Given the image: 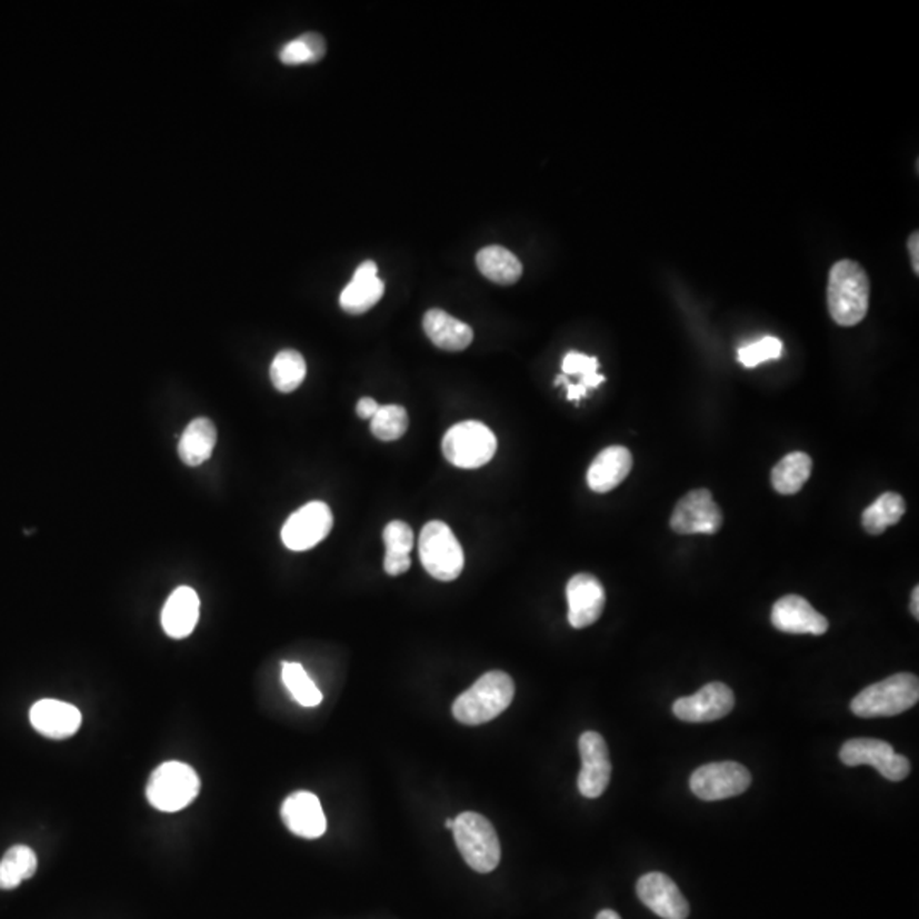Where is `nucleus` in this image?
Here are the masks:
<instances>
[{"mask_svg": "<svg viewBox=\"0 0 919 919\" xmlns=\"http://www.w3.org/2000/svg\"><path fill=\"white\" fill-rule=\"evenodd\" d=\"M870 306L869 274L858 262L845 259L829 271L828 309L832 320L853 328L867 317Z\"/></svg>", "mask_w": 919, "mask_h": 919, "instance_id": "f257e3e1", "label": "nucleus"}, {"mask_svg": "<svg viewBox=\"0 0 919 919\" xmlns=\"http://www.w3.org/2000/svg\"><path fill=\"white\" fill-rule=\"evenodd\" d=\"M515 698V681L502 671L486 672L453 703V717L466 726H482L501 716Z\"/></svg>", "mask_w": 919, "mask_h": 919, "instance_id": "f03ea898", "label": "nucleus"}, {"mask_svg": "<svg viewBox=\"0 0 919 919\" xmlns=\"http://www.w3.org/2000/svg\"><path fill=\"white\" fill-rule=\"evenodd\" d=\"M918 700V678L909 672H899L861 690L851 701V712L860 719L895 717L912 709Z\"/></svg>", "mask_w": 919, "mask_h": 919, "instance_id": "7ed1b4c3", "label": "nucleus"}, {"mask_svg": "<svg viewBox=\"0 0 919 919\" xmlns=\"http://www.w3.org/2000/svg\"><path fill=\"white\" fill-rule=\"evenodd\" d=\"M454 843L470 869L489 873L501 861V843L489 819L477 812H463L454 819Z\"/></svg>", "mask_w": 919, "mask_h": 919, "instance_id": "20e7f679", "label": "nucleus"}, {"mask_svg": "<svg viewBox=\"0 0 919 919\" xmlns=\"http://www.w3.org/2000/svg\"><path fill=\"white\" fill-rule=\"evenodd\" d=\"M200 787V777L189 765L166 761L150 775L146 793L160 812H179L197 799Z\"/></svg>", "mask_w": 919, "mask_h": 919, "instance_id": "39448f33", "label": "nucleus"}, {"mask_svg": "<svg viewBox=\"0 0 919 919\" xmlns=\"http://www.w3.org/2000/svg\"><path fill=\"white\" fill-rule=\"evenodd\" d=\"M419 559L426 572L438 581H454L462 575L463 549L443 521H429L419 535Z\"/></svg>", "mask_w": 919, "mask_h": 919, "instance_id": "423d86ee", "label": "nucleus"}, {"mask_svg": "<svg viewBox=\"0 0 919 919\" xmlns=\"http://www.w3.org/2000/svg\"><path fill=\"white\" fill-rule=\"evenodd\" d=\"M498 450L495 432L479 421H466L448 429L443 438V454L458 469H480L488 466Z\"/></svg>", "mask_w": 919, "mask_h": 919, "instance_id": "0eeeda50", "label": "nucleus"}, {"mask_svg": "<svg viewBox=\"0 0 919 919\" xmlns=\"http://www.w3.org/2000/svg\"><path fill=\"white\" fill-rule=\"evenodd\" d=\"M751 786L748 768L736 761L703 765L690 778V789L707 802L741 796Z\"/></svg>", "mask_w": 919, "mask_h": 919, "instance_id": "6e6552de", "label": "nucleus"}, {"mask_svg": "<svg viewBox=\"0 0 919 919\" xmlns=\"http://www.w3.org/2000/svg\"><path fill=\"white\" fill-rule=\"evenodd\" d=\"M840 760L847 767L869 765L889 781H902L911 773L908 758L898 755L889 742L879 739H850L841 748Z\"/></svg>", "mask_w": 919, "mask_h": 919, "instance_id": "1a4fd4ad", "label": "nucleus"}, {"mask_svg": "<svg viewBox=\"0 0 919 919\" xmlns=\"http://www.w3.org/2000/svg\"><path fill=\"white\" fill-rule=\"evenodd\" d=\"M332 525L334 518L326 502H309L288 518L281 530V540L287 549L306 552L319 546L331 533Z\"/></svg>", "mask_w": 919, "mask_h": 919, "instance_id": "9d476101", "label": "nucleus"}, {"mask_svg": "<svg viewBox=\"0 0 919 919\" xmlns=\"http://www.w3.org/2000/svg\"><path fill=\"white\" fill-rule=\"evenodd\" d=\"M723 517L709 489H695L676 505L672 531L680 535H713L722 528Z\"/></svg>", "mask_w": 919, "mask_h": 919, "instance_id": "9b49d317", "label": "nucleus"}, {"mask_svg": "<svg viewBox=\"0 0 919 919\" xmlns=\"http://www.w3.org/2000/svg\"><path fill=\"white\" fill-rule=\"evenodd\" d=\"M736 698L731 688L720 681L706 685L691 697L675 701L672 713L683 722L703 723L723 719L735 709Z\"/></svg>", "mask_w": 919, "mask_h": 919, "instance_id": "f8f14e48", "label": "nucleus"}, {"mask_svg": "<svg viewBox=\"0 0 919 919\" xmlns=\"http://www.w3.org/2000/svg\"><path fill=\"white\" fill-rule=\"evenodd\" d=\"M579 755L582 761L578 778L579 792L586 799H598L610 786L611 778L610 752L603 736L585 732L579 738Z\"/></svg>", "mask_w": 919, "mask_h": 919, "instance_id": "ddd939ff", "label": "nucleus"}, {"mask_svg": "<svg viewBox=\"0 0 919 919\" xmlns=\"http://www.w3.org/2000/svg\"><path fill=\"white\" fill-rule=\"evenodd\" d=\"M637 896L640 901L662 919H687L690 915L688 905L675 880L661 872L646 873L637 882Z\"/></svg>", "mask_w": 919, "mask_h": 919, "instance_id": "4468645a", "label": "nucleus"}, {"mask_svg": "<svg viewBox=\"0 0 919 919\" xmlns=\"http://www.w3.org/2000/svg\"><path fill=\"white\" fill-rule=\"evenodd\" d=\"M567 603H569V623L575 629L592 626L603 613L607 595L600 579L592 575H576L567 582Z\"/></svg>", "mask_w": 919, "mask_h": 919, "instance_id": "2eb2a0df", "label": "nucleus"}, {"mask_svg": "<svg viewBox=\"0 0 919 919\" xmlns=\"http://www.w3.org/2000/svg\"><path fill=\"white\" fill-rule=\"evenodd\" d=\"M771 623L786 633H810L822 636L828 632L829 621L816 610L806 598L787 595L773 605Z\"/></svg>", "mask_w": 919, "mask_h": 919, "instance_id": "dca6fc26", "label": "nucleus"}, {"mask_svg": "<svg viewBox=\"0 0 919 919\" xmlns=\"http://www.w3.org/2000/svg\"><path fill=\"white\" fill-rule=\"evenodd\" d=\"M281 818L293 835L307 840H317L328 829L320 800L310 792L291 793L281 806Z\"/></svg>", "mask_w": 919, "mask_h": 919, "instance_id": "f3484780", "label": "nucleus"}, {"mask_svg": "<svg viewBox=\"0 0 919 919\" xmlns=\"http://www.w3.org/2000/svg\"><path fill=\"white\" fill-rule=\"evenodd\" d=\"M31 726L44 738H72L80 729L82 716L77 707L67 701L40 700L31 707Z\"/></svg>", "mask_w": 919, "mask_h": 919, "instance_id": "a211bd4d", "label": "nucleus"}, {"mask_svg": "<svg viewBox=\"0 0 919 919\" xmlns=\"http://www.w3.org/2000/svg\"><path fill=\"white\" fill-rule=\"evenodd\" d=\"M377 264L373 261L363 262L357 269L353 280L342 290L339 303L344 312L351 316H361L382 300L386 284L378 278Z\"/></svg>", "mask_w": 919, "mask_h": 919, "instance_id": "6ab92c4d", "label": "nucleus"}, {"mask_svg": "<svg viewBox=\"0 0 919 919\" xmlns=\"http://www.w3.org/2000/svg\"><path fill=\"white\" fill-rule=\"evenodd\" d=\"M633 458L632 453L626 447H608L605 448L598 457L592 460L591 467L588 470V486L591 491L605 492L613 491L623 480L629 477L632 470Z\"/></svg>", "mask_w": 919, "mask_h": 919, "instance_id": "aec40b11", "label": "nucleus"}, {"mask_svg": "<svg viewBox=\"0 0 919 919\" xmlns=\"http://www.w3.org/2000/svg\"><path fill=\"white\" fill-rule=\"evenodd\" d=\"M200 620V597L193 588L181 586L166 601L162 629L172 639H186Z\"/></svg>", "mask_w": 919, "mask_h": 919, "instance_id": "412c9836", "label": "nucleus"}, {"mask_svg": "<svg viewBox=\"0 0 919 919\" xmlns=\"http://www.w3.org/2000/svg\"><path fill=\"white\" fill-rule=\"evenodd\" d=\"M422 328L432 344L451 353L463 351L473 341L472 328L462 320L454 319L444 310H428L422 319Z\"/></svg>", "mask_w": 919, "mask_h": 919, "instance_id": "4be33fe9", "label": "nucleus"}, {"mask_svg": "<svg viewBox=\"0 0 919 919\" xmlns=\"http://www.w3.org/2000/svg\"><path fill=\"white\" fill-rule=\"evenodd\" d=\"M217 444V428L207 418H197L189 422L179 441V458L188 467H198L207 462Z\"/></svg>", "mask_w": 919, "mask_h": 919, "instance_id": "5701e85b", "label": "nucleus"}, {"mask_svg": "<svg viewBox=\"0 0 919 919\" xmlns=\"http://www.w3.org/2000/svg\"><path fill=\"white\" fill-rule=\"evenodd\" d=\"M386 542V560L383 569L389 576L406 575L411 567L412 547H414V531L403 521H390L383 530Z\"/></svg>", "mask_w": 919, "mask_h": 919, "instance_id": "b1692460", "label": "nucleus"}, {"mask_svg": "<svg viewBox=\"0 0 919 919\" xmlns=\"http://www.w3.org/2000/svg\"><path fill=\"white\" fill-rule=\"evenodd\" d=\"M477 268L483 277L492 283L515 284L523 274V266L517 256L509 252L501 246H489L477 254Z\"/></svg>", "mask_w": 919, "mask_h": 919, "instance_id": "393cba45", "label": "nucleus"}, {"mask_svg": "<svg viewBox=\"0 0 919 919\" xmlns=\"http://www.w3.org/2000/svg\"><path fill=\"white\" fill-rule=\"evenodd\" d=\"M810 472H812V458L802 451H796L781 458L780 462L773 467L771 483H773L775 491L780 495H797L803 488V483L809 480Z\"/></svg>", "mask_w": 919, "mask_h": 919, "instance_id": "a878e982", "label": "nucleus"}, {"mask_svg": "<svg viewBox=\"0 0 919 919\" xmlns=\"http://www.w3.org/2000/svg\"><path fill=\"white\" fill-rule=\"evenodd\" d=\"M37 853L26 845H16L0 860V889L11 890L37 873Z\"/></svg>", "mask_w": 919, "mask_h": 919, "instance_id": "bb28decb", "label": "nucleus"}, {"mask_svg": "<svg viewBox=\"0 0 919 919\" xmlns=\"http://www.w3.org/2000/svg\"><path fill=\"white\" fill-rule=\"evenodd\" d=\"M905 512L906 502L902 496L896 495V492H886L872 506L865 509L861 525H863L867 533L880 535L892 525L899 523L901 518L905 517Z\"/></svg>", "mask_w": 919, "mask_h": 919, "instance_id": "cd10ccee", "label": "nucleus"}, {"mask_svg": "<svg viewBox=\"0 0 919 919\" xmlns=\"http://www.w3.org/2000/svg\"><path fill=\"white\" fill-rule=\"evenodd\" d=\"M271 382L278 392L290 393L299 389L306 380L307 363L302 354L294 349H283L271 363Z\"/></svg>", "mask_w": 919, "mask_h": 919, "instance_id": "c85d7f7f", "label": "nucleus"}, {"mask_svg": "<svg viewBox=\"0 0 919 919\" xmlns=\"http://www.w3.org/2000/svg\"><path fill=\"white\" fill-rule=\"evenodd\" d=\"M281 680L293 700L299 701L300 706L313 709L322 703V693L299 662H283Z\"/></svg>", "mask_w": 919, "mask_h": 919, "instance_id": "c756f323", "label": "nucleus"}, {"mask_svg": "<svg viewBox=\"0 0 919 919\" xmlns=\"http://www.w3.org/2000/svg\"><path fill=\"white\" fill-rule=\"evenodd\" d=\"M409 428L408 411L397 403L380 406L371 418V432L380 441H396L406 434Z\"/></svg>", "mask_w": 919, "mask_h": 919, "instance_id": "7c9ffc66", "label": "nucleus"}, {"mask_svg": "<svg viewBox=\"0 0 919 919\" xmlns=\"http://www.w3.org/2000/svg\"><path fill=\"white\" fill-rule=\"evenodd\" d=\"M600 361L598 358L588 357V354L578 353V351H569L563 357L562 374L566 377H579V386L585 387L586 390L597 389L605 382L603 374L598 373Z\"/></svg>", "mask_w": 919, "mask_h": 919, "instance_id": "2f4dec72", "label": "nucleus"}, {"mask_svg": "<svg viewBox=\"0 0 919 919\" xmlns=\"http://www.w3.org/2000/svg\"><path fill=\"white\" fill-rule=\"evenodd\" d=\"M781 351H783V344H781L780 339L767 336V338L758 339L751 344L742 346L738 351V360L742 367L755 368L765 363V361L778 360L781 357Z\"/></svg>", "mask_w": 919, "mask_h": 919, "instance_id": "473e14b6", "label": "nucleus"}, {"mask_svg": "<svg viewBox=\"0 0 919 919\" xmlns=\"http://www.w3.org/2000/svg\"><path fill=\"white\" fill-rule=\"evenodd\" d=\"M280 60L284 66H300V63H316L312 48L307 41L306 34L284 44L280 51Z\"/></svg>", "mask_w": 919, "mask_h": 919, "instance_id": "72a5a7b5", "label": "nucleus"}, {"mask_svg": "<svg viewBox=\"0 0 919 919\" xmlns=\"http://www.w3.org/2000/svg\"><path fill=\"white\" fill-rule=\"evenodd\" d=\"M378 406L377 400L370 399V397H363V399L358 402L357 406V414L360 416L361 419H371L374 414H377Z\"/></svg>", "mask_w": 919, "mask_h": 919, "instance_id": "f704fd0d", "label": "nucleus"}, {"mask_svg": "<svg viewBox=\"0 0 919 919\" xmlns=\"http://www.w3.org/2000/svg\"><path fill=\"white\" fill-rule=\"evenodd\" d=\"M918 246H919L918 232L911 233V237H909V240H908V249H909V256H911L912 271H915V274H919V254H918L919 248H918Z\"/></svg>", "mask_w": 919, "mask_h": 919, "instance_id": "c9c22d12", "label": "nucleus"}, {"mask_svg": "<svg viewBox=\"0 0 919 919\" xmlns=\"http://www.w3.org/2000/svg\"><path fill=\"white\" fill-rule=\"evenodd\" d=\"M911 613H912V617H915L916 620H918V618H919V588H918V586H916V588L912 589Z\"/></svg>", "mask_w": 919, "mask_h": 919, "instance_id": "e433bc0d", "label": "nucleus"}, {"mask_svg": "<svg viewBox=\"0 0 919 919\" xmlns=\"http://www.w3.org/2000/svg\"><path fill=\"white\" fill-rule=\"evenodd\" d=\"M597 919H621L618 916V912L611 911V909H605L601 911L600 915L597 916Z\"/></svg>", "mask_w": 919, "mask_h": 919, "instance_id": "4c0bfd02", "label": "nucleus"}, {"mask_svg": "<svg viewBox=\"0 0 919 919\" xmlns=\"http://www.w3.org/2000/svg\"><path fill=\"white\" fill-rule=\"evenodd\" d=\"M453 825H454V819H448V821H447V828H448V829H453Z\"/></svg>", "mask_w": 919, "mask_h": 919, "instance_id": "58836bf2", "label": "nucleus"}]
</instances>
